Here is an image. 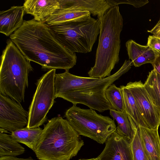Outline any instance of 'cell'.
<instances>
[{"label":"cell","mask_w":160,"mask_h":160,"mask_svg":"<svg viewBox=\"0 0 160 160\" xmlns=\"http://www.w3.org/2000/svg\"><path fill=\"white\" fill-rule=\"evenodd\" d=\"M133 160H148L142 145L138 128L130 141Z\"/></svg>","instance_id":"obj_24"},{"label":"cell","mask_w":160,"mask_h":160,"mask_svg":"<svg viewBox=\"0 0 160 160\" xmlns=\"http://www.w3.org/2000/svg\"><path fill=\"white\" fill-rule=\"evenodd\" d=\"M0 160H35L31 157L27 158H18L16 157L5 156L0 157Z\"/></svg>","instance_id":"obj_29"},{"label":"cell","mask_w":160,"mask_h":160,"mask_svg":"<svg viewBox=\"0 0 160 160\" xmlns=\"http://www.w3.org/2000/svg\"><path fill=\"white\" fill-rule=\"evenodd\" d=\"M148 32L153 34V35L160 38V18L155 26Z\"/></svg>","instance_id":"obj_27"},{"label":"cell","mask_w":160,"mask_h":160,"mask_svg":"<svg viewBox=\"0 0 160 160\" xmlns=\"http://www.w3.org/2000/svg\"><path fill=\"white\" fill-rule=\"evenodd\" d=\"M101 28L94 66L88 72L90 78L109 77L119 60L120 35L123 19L118 5L111 7L100 19Z\"/></svg>","instance_id":"obj_4"},{"label":"cell","mask_w":160,"mask_h":160,"mask_svg":"<svg viewBox=\"0 0 160 160\" xmlns=\"http://www.w3.org/2000/svg\"><path fill=\"white\" fill-rule=\"evenodd\" d=\"M78 160H98L97 158H90V159H78Z\"/></svg>","instance_id":"obj_30"},{"label":"cell","mask_w":160,"mask_h":160,"mask_svg":"<svg viewBox=\"0 0 160 160\" xmlns=\"http://www.w3.org/2000/svg\"><path fill=\"white\" fill-rule=\"evenodd\" d=\"M25 151V148L10 136L0 132V157H16Z\"/></svg>","instance_id":"obj_21"},{"label":"cell","mask_w":160,"mask_h":160,"mask_svg":"<svg viewBox=\"0 0 160 160\" xmlns=\"http://www.w3.org/2000/svg\"><path fill=\"white\" fill-rule=\"evenodd\" d=\"M158 128L138 127L142 143L148 160H160V138Z\"/></svg>","instance_id":"obj_15"},{"label":"cell","mask_w":160,"mask_h":160,"mask_svg":"<svg viewBox=\"0 0 160 160\" xmlns=\"http://www.w3.org/2000/svg\"><path fill=\"white\" fill-rule=\"evenodd\" d=\"M144 85L153 104L160 112V74L153 69Z\"/></svg>","instance_id":"obj_20"},{"label":"cell","mask_w":160,"mask_h":160,"mask_svg":"<svg viewBox=\"0 0 160 160\" xmlns=\"http://www.w3.org/2000/svg\"><path fill=\"white\" fill-rule=\"evenodd\" d=\"M25 12L34 17L35 20L41 22L45 20L60 9V0H26L23 6Z\"/></svg>","instance_id":"obj_12"},{"label":"cell","mask_w":160,"mask_h":160,"mask_svg":"<svg viewBox=\"0 0 160 160\" xmlns=\"http://www.w3.org/2000/svg\"><path fill=\"white\" fill-rule=\"evenodd\" d=\"M105 94L111 105V109L119 112L125 110L122 92L120 88L112 84L106 89Z\"/></svg>","instance_id":"obj_23"},{"label":"cell","mask_w":160,"mask_h":160,"mask_svg":"<svg viewBox=\"0 0 160 160\" xmlns=\"http://www.w3.org/2000/svg\"><path fill=\"white\" fill-rule=\"evenodd\" d=\"M10 39L28 60L39 64L43 70H69L76 64V53L62 45L45 22L24 20Z\"/></svg>","instance_id":"obj_1"},{"label":"cell","mask_w":160,"mask_h":160,"mask_svg":"<svg viewBox=\"0 0 160 160\" xmlns=\"http://www.w3.org/2000/svg\"><path fill=\"white\" fill-rule=\"evenodd\" d=\"M42 131L39 127L32 128L27 127L12 132L10 136L18 142L25 145L34 152Z\"/></svg>","instance_id":"obj_19"},{"label":"cell","mask_w":160,"mask_h":160,"mask_svg":"<svg viewBox=\"0 0 160 160\" xmlns=\"http://www.w3.org/2000/svg\"><path fill=\"white\" fill-rule=\"evenodd\" d=\"M111 7L121 4H129L135 8H139L149 2L148 0H107Z\"/></svg>","instance_id":"obj_25"},{"label":"cell","mask_w":160,"mask_h":160,"mask_svg":"<svg viewBox=\"0 0 160 160\" xmlns=\"http://www.w3.org/2000/svg\"><path fill=\"white\" fill-rule=\"evenodd\" d=\"M59 43L69 52H90L100 34V19L91 15L62 22L48 25Z\"/></svg>","instance_id":"obj_6"},{"label":"cell","mask_w":160,"mask_h":160,"mask_svg":"<svg viewBox=\"0 0 160 160\" xmlns=\"http://www.w3.org/2000/svg\"><path fill=\"white\" fill-rule=\"evenodd\" d=\"M133 65L126 60L120 68L110 76L104 78L83 77L71 74L69 70L56 74L55 79L56 98L72 103L85 105L100 112L110 110L111 105L106 98V89Z\"/></svg>","instance_id":"obj_2"},{"label":"cell","mask_w":160,"mask_h":160,"mask_svg":"<svg viewBox=\"0 0 160 160\" xmlns=\"http://www.w3.org/2000/svg\"><path fill=\"white\" fill-rule=\"evenodd\" d=\"M28 112L21 103L0 94V128L11 132L28 126Z\"/></svg>","instance_id":"obj_9"},{"label":"cell","mask_w":160,"mask_h":160,"mask_svg":"<svg viewBox=\"0 0 160 160\" xmlns=\"http://www.w3.org/2000/svg\"><path fill=\"white\" fill-rule=\"evenodd\" d=\"M84 145L68 121L59 116L44 125L34 152L40 160H70Z\"/></svg>","instance_id":"obj_3"},{"label":"cell","mask_w":160,"mask_h":160,"mask_svg":"<svg viewBox=\"0 0 160 160\" xmlns=\"http://www.w3.org/2000/svg\"><path fill=\"white\" fill-rule=\"evenodd\" d=\"M23 6H14L0 12V32L10 36L21 27L25 13Z\"/></svg>","instance_id":"obj_14"},{"label":"cell","mask_w":160,"mask_h":160,"mask_svg":"<svg viewBox=\"0 0 160 160\" xmlns=\"http://www.w3.org/2000/svg\"><path fill=\"white\" fill-rule=\"evenodd\" d=\"M123 98L125 110L138 127L151 129L142 115L136 100L129 90L126 86H120Z\"/></svg>","instance_id":"obj_17"},{"label":"cell","mask_w":160,"mask_h":160,"mask_svg":"<svg viewBox=\"0 0 160 160\" xmlns=\"http://www.w3.org/2000/svg\"><path fill=\"white\" fill-rule=\"evenodd\" d=\"M152 64L153 69L160 74V53L156 57Z\"/></svg>","instance_id":"obj_28"},{"label":"cell","mask_w":160,"mask_h":160,"mask_svg":"<svg viewBox=\"0 0 160 160\" xmlns=\"http://www.w3.org/2000/svg\"><path fill=\"white\" fill-rule=\"evenodd\" d=\"M90 15H91V13L88 11L60 8L59 9L48 18L45 22L48 25H50L65 22Z\"/></svg>","instance_id":"obj_22"},{"label":"cell","mask_w":160,"mask_h":160,"mask_svg":"<svg viewBox=\"0 0 160 160\" xmlns=\"http://www.w3.org/2000/svg\"><path fill=\"white\" fill-rule=\"evenodd\" d=\"M110 114L117 123L116 131L130 141L138 128L132 119L127 114L125 110L119 112L111 109Z\"/></svg>","instance_id":"obj_18"},{"label":"cell","mask_w":160,"mask_h":160,"mask_svg":"<svg viewBox=\"0 0 160 160\" xmlns=\"http://www.w3.org/2000/svg\"><path fill=\"white\" fill-rule=\"evenodd\" d=\"M33 70L30 61L8 39L1 57L0 94L19 103L24 102L28 75Z\"/></svg>","instance_id":"obj_5"},{"label":"cell","mask_w":160,"mask_h":160,"mask_svg":"<svg viewBox=\"0 0 160 160\" xmlns=\"http://www.w3.org/2000/svg\"><path fill=\"white\" fill-rule=\"evenodd\" d=\"M97 158L98 160H133L130 141L116 131L108 138Z\"/></svg>","instance_id":"obj_11"},{"label":"cell","mask_w":160,"mask_h":160,"mask_svg":"<svg viewBox=\"0 0 160 160\" xmlns=\"http://www.w3.org/2000/svg\"><path fill=\"white\" fill-rule=\"evenodd\" d=\"M126 46L129 59L135 67L147 63L152 64L156 58L155 53L147 45H141L130 39L126 42Z\"/></svg>","instance_id":"obj_16"},{"label":"cell","mask_w":160,"mask_h":160,"mask_svg":"<svg viewBox=\"0 0 160 160\" xmlns=\"http://www.w3.org/2000/svg\"><path fill=\"white\" fill-rule=\"evenodd\" d=\"M65 116L72 128L80 135L103 144L116 131L114 120L97 113L92 109H83L73 105L66 112Z\"/></svg>","instance_id":"obj_7"},{"label":"cell","mask_w":160,"mask_h":160,"mask_svg":"<svg viewBox=\"0 0 160 160\" xmlns=\"http://www.w3.org/2000/svg\"><path fill=\"white\" fill-rule=\"evenodd\" d=\"M147 45L152 50L156 57L160 53V38L153 35L149 36Z\"/></svg>","instance_id":"obj_26"},{"label":"cell","mask_w":160,"mask_h":160,"mask_svg":"<svg viewBox=\"0 0 160 160\" xmlns=\"http://www.w3.org/2000/svg\"><path fill=\"white\" fill-rule=\"evenodd\" d=\"M126 87L133 95L141 113L151 129L160 125V112L153 104L141 81L129 82Z\"/></svg>","instance_id":"obj_10"},{"label":"cell","mask_w":160,"mask_h":160,"mask_svg":"<svg viewBox=\"0 0 160 160\" xmlns=\"http://www.w3.org/2000/svg\"><path fill=\"white\" fill-rule=\"evenodd\" d=\"M60 8L89 12L100 19L111 7L107 0H60Z\"/></svg>","instance_id":"obj_13"},{"label":"cell","mask_w":160,"mask_h":160,"mask_svg":"<svg viewBox=\"0 0 160 160\" xmlns=\"http://www.w3.org/2000/svg\"><path fill=\"white\" fill-rule=\"evenodd\" d=\"M55 69L48 71L37 81L36 89L29 108L27 127H39L46 121L47 115L56 98Z\"/></svg>","instance_id":"obj_8"}]
</instances>
